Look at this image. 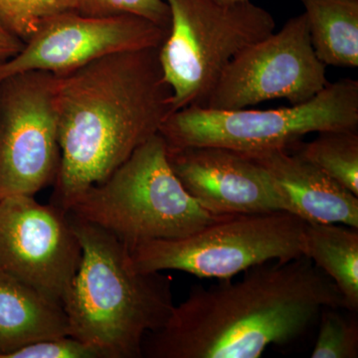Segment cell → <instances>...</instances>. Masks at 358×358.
<instances>
[{
	"label": "cell",
	"instance_id": "obj_2",
	"mask_svg": "<svg viewBox=\"0 0 358 358\" xmlns=\"http://www.w3.org/2000/svg\"><path fill=\"white\" fill-rule=\"evenodd\" d=\"M159 48L110 54L58 77L60 166L51 202L70 208L103 182L173 113Z\"/></svg>",
	"mask_w": 358,
	"mask_h": 358
},
{
	"label": "cell",
	"instance_id": "obj_17",
	"mask_svg": "<svg viewBox=\"0 0 358 358\" xmlns=\"http://www.w3.org/2000/svg\"><path fill=\"white\" fill-rule=\"evenodd\" d=\"M296 152L358 196L357 129L322 131Z\"/></svg>",
	"mask_w": 358,
	"mask_h": 358
},
{
	"label": "cell",
	"instance_id": "obj_14",
	"mask_svg": "<svg viewBox=\"0 0 358 358\" xmlns=\"http://www.w3.org/2000/svg\"><path fill=\"white\" fill-rule=\"evenodd\" d=\"M69 334L62 303L0 273V358L37 341Z\"/></svg>",
	"mask_w": 358,
	"mask_h": 358
},
{
	"label": "cell",
	"instance_id": "obj_6",
	"mask_svg": "<svg viewBox=\"0 0 358 358\" xmlns=\"http://www.w3.org/2000/svg\"><path fill=\"white\" fill-rule=\"evenodd\" d=\"M171 25L159 49L162 74L173 92V113L205 107L224 70L240 51L275 31V20L249 1L166 0Z\"/></svg>",
	"mask_w": 358,
	"mask_h": 358
},
{
	"label": "cell",
	"instance_id": "obj_16",
	"mask_svg": "<svg viewBox=\"0 0 358 358\" xmlns=\"http://www.w3.org/2000/svg\"><path fill=\"white\" fill-rule=\"evenodd\" d=\"M310 42L324 65L358 67V0H301Z\"/></svg>",
	"mask_w": 358,
	"mask_h": 358
},
{
	"label": "cell",
	"instance_id": "obj_21",
	"mask_svg": "<svg viewBox=\"0 0 358 358\" xmlns=\"http://www.w3.org/2000/svg\"><path fill=\"white\" fill-rule=\"evenodd\" d=\"M7 358H103L94 348L72 336L44 339L16 350Z\"/></svg>",
	"mask_w": 358,
	"mask_h": 358
},
{
	"label": "cell",
	"instance_id": "obj_7",
	"mask_svg": "<svg viewBox=\"0 0 358 358\" xmlns=\"http://www.w3.org/2000/svg\"><path fill=\"white\" fill-rule=\"evenodd\" d=\"M305 226L286 211L230 216L189 236L141 244L131 250V260L143 272L229 280L255 266L303 256Z\"/></svg>",
	"mask_w": 358,
	"mask_h": 358
},
{
	"label": "cell",
	"instance_id": "obj_9",
	"mask_svg": "<svg viewBox=\"0 0 358 358\" xmlns=\"http://www.w3.org/2000/svg\"><path fill=\"white\" fill-rule=\"evenodd\" d=\"M329 83L326 65L313 50L303 13L289 18L280 31L240 51L219 78L205 107L246 109L275 99L296 105L310 100Z\"/></svg>",
	"mask_w": 358,
	"mask_h": 358
},
{
	"label": "cell",
	"instance_id": "obj_19",
	"mask_svg": "<svg viewBox=\"0 0 358 358\" xmlns=\"http://www.w3.org/2000/svg\"><path fill=\"white\" fill-rule=\"evenodd\" d=\"M339 310L327 308L320 313L319 334L310 357H358L357 313L348 315Z\"/></svg>",
	"mask_w": 358,
	"mask_h": 358
},
{
	"label": "cell",
	"instance_id": "obj_22",
	"mask_svg": "<svg viewBox=\"0 0 358 358\" xmlns=\"http://www.w3.org/2000/svg\"><path fill=\"white\" fill-rule=\"evenodd\" d=\"M24 45V42L8 31L0 22V65L17 55Z\"/></svg>",
	"mask_w": 358,
	"mask_h": 358
},
{
	"label": "cell",
	"instance_id": "obj_12",
	"mask_svg": "<svg viewBox=\"0 0 358 358\" xmlns=\"http://www.w3.org/2000/svg\"><path fill=\"white\" fill-rule=\"evenodd\" d=\"M167 155L185 189L215 215L288 212L270 174L246 155L217 147L167 148Z\"/></svg>",
	"mask_w": 358,
	"mask_h": 358
},
{
	"label": "cell",
	"instance_id": "obj_3",
	"mask_svg": "<svg viewBox=\"0 0 358 358\" xmlns=\"http://www.w3.org/2000/svg\"><path fill=\"white\" fill-rule=\"evenodd\" d=\"M70 215V214H69ZM82 256L63 308L70 336L103 358H141L145 336L174 308L173 279L134 267L131 250L110 232L70 215Z\"/></svg>",
	"mask_w": 358,
	"mask_h": 358
},
{
	"label": "cell",
	"instance_id": "obj_18",
	"mask_svg": "<svg viewBox=\"0 0 358 358\" xmlns=\"http://www.w3.org/2000/svg\"><path fill=\"white\" fill-rule=\"evenodd\" d=\"M79 10L80 0H0V22L26 43L47 20Z\"/></svg>",
	"mask_w": 358,
	"mask_h": 358
},
{
	"label": "cell",
	"instance_id": "obj_10",
	"mask_svg": "<svg viewBox=\"0 0 358 358\" xmlns=\"http://www.w3.org/2000/svg\"><path fill=\"white\" fill-rule=\"evenodd\" d=\"M82 249L69 213L31 195L0 199V273L62 303Z\"/></svg>",
	"mask_w": 358,
	"mask_h": 358
},
{
	"label": "cell",
	"instance_id": "obj_23",
	"mask_svg": "<svg viewBox=\"0 0 358 358\" xmlns=\"http://www.w3.org/2000/svg\"><path fill=\"white\" fill-rule=\"evenodd\" d=\"M216 2L222 4L239 3V2L249 1V0H215Z\"/></svg>",
	"mask_w": 358,
	"mask_h": 358
},
{
	"label": "cell",
	"instance_id": "obj_13",
	"mask_svg": "<svg viewBox=\"0 0 358 358\" xmlns=\"http://www.w3.org/2000/svg\"><path fill=\"white\" fill-rule=\"evenodd\" d=\"M244 155L268 171L289 213L308 223L343 224L357 229L358 196L312 162L289 150Z\"/></svg>",
	"mask_w": 358,
	"mask_h": 358
},
{
	"label": "cell",
	"instance_id": "obj_5",
	"mask_svg": "<svg viewBox=\"0 0 358 358\" xmlns=\"http://www.w3.org/2000/svg\"><path fill=\"white\" fill-rule=\"evenodd\" d=\"M358 82L329 83L307 102L274 110H216L199 106L171 113L159 129L167 148L217 147L242 154L289 150L308 134L357 129Z\"/></svg>",
	"mask_w": 358,
	"mask_h": 358
},
{
	"label": "cell",
	"instance_id": "obj_11",
	"mask_svg": "<svg viewBox=\"0 0 358 358\" xmlns=\"http://www.w3.org/2000/svg\"><path fill=\"white\" fill-rule=\"evenodd\" d=\"M167 33L152 21L129 14H60L44 22L17 55L0 65V81L28 71L65 76L110 54L159 48Z\"/></svg>",
	"mask_w": 358,
	"mask_h": 358
},
{
	"label": "cell",
	"instance_id": "obj_4",
	"mask_svg": "<svg viewBox=\"0 0 358 358\" xmlns=\"http://www.w3.org/2000/svg\"><path fill=\"white\" fill-rule=\"evenodd\" d=\"M67 211L108 231L129 250L155 240L189 236L230 217L207 211L188 193L171 169L159 133Z\"/></svg>",
	"mask_w": 358,
	"mask_h": 358
},
{
	"label": "cell",
	"instance_id": "obj_1",
	"mask_svg": "<svg viewBox=\"0 0 358 358\" xmlns=\"http://www.w3.org/2000/svg\"><path fill=\"white\" fill-rule=\"evenodd\" d=\"M327 308H345L343 296L312 260L272 261L238 282L193 287L145 336L143 357L259 358L300 338Z\"/></svg>",
	"mask_w": 358,
	"mask_h": 358
},
{
	"label": "cell",
	"instance_id": "obj_20",
	"mask_svg": "<svg viewBox=\"0 0 358 358\" xmlns=\"http://www.w3.org/2000/svg\"><path fill=\"white\" fill-rule=\"evenodd\" d=\"M79 13L88 16H140L166 31L171 25V10L166 0H80Z\"/></svg>",
	"mask_w": 358,
	"mask_h": 358
},
{
	"label": "cell",
	"instance_id": "obj_15",
	"mask_svg": "<svg viewBox=\"0 0 358 358\" xmlns=\"http://www.w3.org/2000/svg\"><path fill=\"white\" fill-rule=\"evenodd\" d=\"M303 254L338 287L343 308L357 313V229L338 224L306 222Z\"/></svg>",
	"mask_w": 358,
	"mask_h": 358
},
{
	"label": "cell",
	"instance_id": "obj_8",
	"mask_svg": "<svg viewBox=\"0 0 358 358\" xmlns=\"http://www.w3.org/2000/svg\"><path fill=\"white\" fill-rule=\"evenodd\" d=\"M58 77L28 71L0 81V199L35 196L60 166Z\"/></svg>",
	"mask_w": 358,
	"mask_h": 358
}]
</instances>
